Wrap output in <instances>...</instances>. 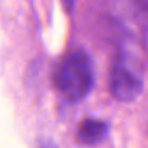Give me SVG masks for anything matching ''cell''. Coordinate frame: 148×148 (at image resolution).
I'll use <instances>...</instances> for the list:
<instances>
[{
	"instance_id": "4",
	"label": "cell",
	"mask_w": 148,
	"mask_h": 148,
	"mask_svg": "<svg viewBox=\"0 0 148 148\" xmlns=\"http://www.w3.org/2000/svg\"><path fill=\"white\" fill-rule=\"evenodd\" d=\"M61 3L67 13H71L74 7V0H61Z\"/></svg>"
},
{
	"instance_id": "5",
	"label": "cell",
	"mask_w": 148,
	"mask_h": 148,
	"mask_svg": "<svg viewBox=\"0 0 148 148\" xmlns=\"http://www.w3.org/2000/svg\"><path fill=\"white\" fill-rule=\"evenodd\" d=\"M39 148H57V147L53 145V142L49 140H42L39 142Z\"/></svg>"
},
{
	"instance_id": "6",
	"label": "cell",
	"mask_w": 148,
	"mask_h": 148,
	"mask_svg": "<svg viewBox=\"0 0 148 148\" xmlns=\"http://www.w3.org/2000/svg\"><path fill=\"white\" fill-rule=\"evenodd\" d=\"M136 2L142 9L148 10V0H136Z\"/></svg>"
},
{
	"instance_id": "2",
	"label": "cell",
	"mask_w": 148,
	"mask_h": 148,
	"mask_svg": "<svg viewBox=\"0 0 148 148\" xmlns=\"http://www.w3.org/2000/svg\"><path fill=\"white\" fill-rule=\"evenodd\" d=\"M143 75L139 61L126 51H119L110 69V91L119 102H132L142 91Z\"/></svg>"
},
{
	"instance_id": "1",
	"label": "cell",
	"mask_w": 148,
	"mask_h": 148,
	"mask_svg": "<svg viewBox=\"0 0 148 148\" xmlns=\"http://www.w3.org/2000/svg\"><path fill=\"white\" fill-rule=\"evenodd\" d=\"M95 73L92 60L84 50L68 53L58 65L53 83L59 96L67 102H80L94 87Z\"/></svg>"
},
{
	"instance_id": "3",
	"label": "cell",
	"mask_w": 148,
	"mask_h": 148,
	"mask_svg": "<svg viewBox=\"0 0 148 148\" xmlns=\"http://www.w3.org/2000/svg\"><path fill=\"white\" fill-rule=\"evenodd\" d=\"M110 126L99 119H83L76 130V140L82 146H95L101 143L109 134Z\"/></svg>"
}]
</instances>
